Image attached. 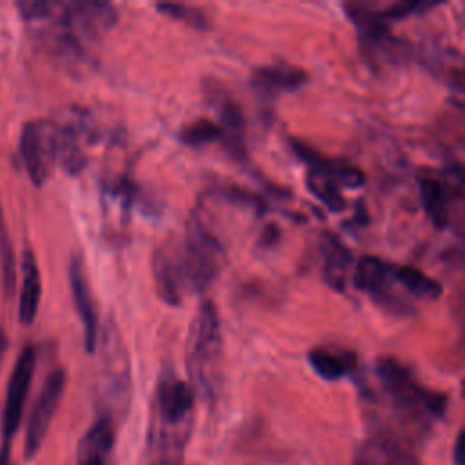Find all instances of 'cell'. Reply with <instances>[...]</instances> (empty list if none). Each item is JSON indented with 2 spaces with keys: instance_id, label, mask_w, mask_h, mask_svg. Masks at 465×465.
<instances>
[{
  "instance_id": "cell-7",
  "label": "cell",
  "mask_w": 465,
  "mask_h": 465,
  "mask_svg": "<svg viewBox=\"0 0 465 465\" xmlns=\"http://www.w3.org/2000/svg\"><path fill=\"white\" fill-rule=\"evenodd\" d=\"M58 140V162L69 173H78L85 165V143L96 140V125L87 111L65 107L53 118Z\"/></svg>"
},
{
  "instance_id": "cell-29",
  "label": "cell",
  "mask_w": 465,
  "mask_h": 465,
  "mask_svg": "<svg viewBox=\"0 0 465 465\" xmlns=\"http://www.w3.org/2000/svg\"><path fill=\"white\" fill-rule=\"evenodd\" d=\"M0 465H11V443H2V447H0Z\"/></svg>"
},
{
  "instance_id": "cell-28",
  "label": "cell",
  "mask_w": 465,
  "mask_h": 465,
  "mask_svg": "<svg viewBox=\"0 0 465 465\" xmlns=\"http://www.w3.org/2000/svg\"><path fill=\"white\" fill-rule=\"evenodd\" d=\"M463 447H465L463 430H460L458 436H456V440H454V445H452V463H454V465H463V461H465Z\"/></svg>"
},
{
  "instance_id": "cell-31",
  "label": "cell",
  "mask_w": 465,
  "mask_h": 465,
  "mask_svg": "<svg viewBox=\"0 0 465 465\" xmlns=\"http://www.w3.org/2000/svg\"><path fill=\"white\" fill-rule=\"evenodd\" d=\"M151 465H180L176 460H165V458H153Z\"/></svg>"
},
{
  "instance_id": "cell-24",
  "label": "cell",
  "mask_w": 465,
  "mask_h": 465,
  "mask_svg": "<svg viewBox=\"0 0 465 465\" xmlns=\"http://www.w3.org/2000/svg\"><path fill=\"white\" fill-rule=\"evenodd\" d=\"M0 269H2V283L4 291L11 296L15 291V252L11 245V238L7 232V225L4 220V211L0 205Z\"/></svg>"
},
{
  "instance_id": "cell-18",
  "label": "cell",
  "mask_w": 465,
  "mask_h": 465,
  "mask_svg": "<svg viewBox=\"0 0 465 465\" xmlns=\"http://www.w3.org/2000/svg\"><path fill=\"white\" fill-rule=\"evenodd\" d=\"M42 298V276L36 263V256L31 249H25L22 254V289L18 300V318L24 325L33 323L38 312Z\"/></svg>"
},
{
  "instance_id": "cell-10",
  "label": "cell",
  "mask_w": 465,
  "mask_h": 465,
  "mask_svg": "<svg viewBox=\"0 0 465 465\" xmlns=\"http://www.w3.org/2000/svg\"><path fill=\"white\" fill-rule=\"evenodd\" d=\"M35 365H36V351L33 345H25L16 358V363L13 367V372L7 383V394H5L4 412H2V443H11L13 436L20 427L25 400H27L33 374H35Z\"/></svg>"
},
{
  "instance_id": "cell-25",
  "label": "cell",
  "mask_w": 465,
  "mask_h": 465,
  "mask_svg": "<svg viewBox=\"0 0 465 465\" xmlns=\"http://www.w3.org/2000/svg\"><path fill=\"white\" fill-rule=\"evenodd\" d=\"M158 11H162L165 16L173 18V20H178V22H183L198 31H203L209 27V20H207V15L194 7V5H187V4H178V2H163V4H158L156 5Z\"/></svg>"
},
{
  "instance_id": "cell-14",
  "label": "cell",
  "mask_w": 465,
  "mask_h": 465,
  "mask_svg": "<svg viewBox=\"0 0 465 465\" xmlns=\"http://www.w3.org/2000/svg\"><path fill=\"white\" fill-rule=\"evenodd\" d=\"M307 82V73L283 62L256 67L251 74V87L262 100H274L283 93L300 89Z\"/></svg>"
},
{
  "instance_id": "cell-13",
  "label": "cell",
  "mask_w": 465,
  "mask_h": 465,
  "mask_svg": "<svg viewBox=\"0 0 465 465\" xmlns=\"http://www.w3.org/2000/svg\"><path fill=\"white\" fill-rule=\"evenodd\" d=\"M116 440L111 412H102L84 432L76 447V465H109Z\"/></svg>"
},
{
  "instance_id": "cell-19",
  "label": "cell",
  "mask_w": 465,
  "mask_h": 465,
  "mask_svg": "<svg viewBox=\"0 0 465 465\" xmlns=\"http://www.w3.org/2000/svg\"><path fill=\"white\" fill-rule=\"evenodd\" d=\"M420 194L425 207V213L432 220V223L440 229H445L450 225V209L449 203L452 202V187L450 183L436 178V176H421L420 180Z\"/></svg>"
},
{
  "instance_id": "cell-5",
  "label": "cell",
  "mask_w": 465,
  "mask_h": 465,
  "mask_svg": "<svg viewBox=\"0 0 465 465\" xmlns=\"http://www.w3.org/2000/svg\"><path fill=\"white\" fill-rule=\"evenodd\" d=\"M178 256L189 292L205 291L225 263V249L202 214L193 211L185 225V236L178 242Z\"/></svg>"
},
{
  "instance_id": "cell-32",
  "label": "cell",
  "mask_w": 465,
  "mask_h": 465,
  "mask_svg": "<svg viewBox=\"0 0 465 465\" xmlns=\"http://www.w3.org/2000/svg\"><path fill=\"white\" fill-rule=\"evenodd\" d=\"M354 465H365V463H361V461H358V460H356V461H354Z\"/></svg>"
},
{
  "instance_id": "cell-22",
  "label": "cell",
  "mask_w": 465,
  "mask_h": 465,
  "mask_svg": "<svg viewBox=\"0 0 465 465\" xmlns=\"http://www.w3.org/2000/svg\"><path fill=\"white\" fill-rule=\"evenodd\" d=\"M305 183H307L309 191L331 211L345 209V198H343L340 187L336 185V182H332L331 178H327L320 173H314V171H307Z\"/></svg>"
},
{
  "instance_id": "cell-12",
  "label": "cell",
  "mask_w": 465,
  "mask_h": 465,
  "mask_svg": "<svg viewBox=\"0 0 465 465\" xmlns=\"http://www.w3.org/2000/svg\"><path fill=\"white\" fill-rule=\"evenodd\" d=\"M69 285H71V294H73L76 312L82 320L85 351L94 352L96 341H98V312H96L94 298L85 274V267L80 256H73L69 262Z\"/></svg>"
},
{
  "instance_id": "cell-11",
  "label": "cell",
  "mask_w": 465,
  "mask_h": 465,
  "mask_svg": "<svg viewBox=\"0 0 465 465\" xmlns=\"http://www.w3.org/2000/svg\"><path fill=\"white\" fill-rule=\"evenodd\" d=\"M151 269L158 296L165 303L178 307L183 302L187 287L182 272L176 240L165 242L154 249L151 258Z\"/></svg>"
},
{
  "instance_id": "cell-3",
  "label": "cell",
  "mask_w": 465,
  "mask_h": 465,
  "mask_svg": "<svg viewBox=\"0 0 465 465\" xmlns=\"http://www.w3.org/2000/svg\"><path fill=\"white\" fill-rule=\"evenodd\" d=\"M376 374L392 403V409L411 425L425 430L447 412L449 396L420 383L396 358H380L376 363Z\"/></svg>"
},
{
  "instance_id": "cell-23",
  "label": "cell",
  "mask_w": 465,
  "mask_h": 465,
  "mask_svg": "<svg viewBox=\"0 0 465 465\" xmlns=\"http://www.w3.org/2000/svg\"><path fill=\"white\" fill-rule=\"evenodd\" d=\"M178 138H180L182 143L196 147V145H205V143L222 140L223 138V129H222V125L218 122L202 116V118L187 124L180 131Z\"/></svg>"
},
{
  "instance_id": "cell-4",
  "label": "cell",
  "mask_w": 465,
  "mask_h": 465,
  "mask_svg": "<svg viewBox=\"0 0 465 465\" xmlns=\"http://www.w3.org/2000/svg\"><path fill=\"white\" fill-rule=\"evenodd\" d=\"M223 338L218 311L211 300H203L187 332L189 385L205 398H214L220 383Z\"/></svg>"
},
{
  "instance_id": "cell-20",
  "label": "cell",
  "mask_w": 465,
  "mask_h": 465,
  "mask_svg": "<svg viewBox=\"0 0 465 465\" xmlns=\"http://www.w3.org/2000/svg\"><path fill=\"white\" fill-rule=\"evenodd\" d=\"M322 256H323V280L327 285L338 292H343L347 287V272L351 267V251L345 243L332 236L325 234L322 240Z\"/></svg>"
},
{
  "instance_id": "cell-1",
  "label": "cell",
  "mask_w": 465,
  "mask_h": 465,
  "mask_svg": "<svg viewBox=\"0 0 465 465\" xmlns=\"http://www.w3.org/2000/svg\"><path fill=\"white\" fill-rule=\"evenodd\" d=\"M194 389L176 372L167 369L158 376L147 432V449L154 458L180 461L194 421Z\"/></svg>"
},
{
  "instance_id": "cell-8",
  "label": "cell",
  "mask_w": 465,
  "mask_h": 465,
  "mask_svg": "<svg viewBox=\"0 0 465 465\" xmlns=\"http://www.w3.org/2000/svg\"><path fill=\"white\" fill-rule=\"evenodd\" d=\"M352 280L360 291L367 292L372 298V302L378 307L385 309L387 312L401 314V316L412 312L414 307L407 300L409 296L401 291L407 296L403 298L394 291V287H400V285L394 282L391 274V262L378 256H371V254L363 256L356 265Z\"/></svg>"
},
{
  "instance_id": "cell-9",
  "label": "cell",
  "mask_w": 465,
  "mask_h": 465,
  "mask_svg": "<svg viewBox=\"0 0 465 465\" xmlns=\"http://www.w3.org/2000/svg\"><path fill=\"white\" fill-rule=\"evenodd\" d=\"M64 389H65V371L58 367L45 378L40 389V394L31 409L27 427H25V440H24V454L27 460L40 450L47 436L49 425L54 418V412L60 405V400L64 396Z\"/></svg>"
},
{
  "instance_id": "cell-15",
  "label": "cell",
  "mask_w": 465,
  "mask_h": 465,
  "mask_svg": "<svg viewBox=\"0 0 465 465\" xmlns=\"http://www.w3.org/2000/svg\"><path fill=\"white\" fill-rule=\"evenodd\" d=\"M292 145V151L309 165V171L320 173L332 182H336L338 187H349L356 189L365 183V174L360 167L345 162V160H336V158H327L316 149H312L307 143H302L298 140H289Z\"/></svg>"
},
{
  "instance_id": "cell-16",
  "label": "cell",
  "mask_w": 465,
  "mask_h": 465,
  "mask_svg": "<svg viewBox=\"0 0 465 465\" xmlns=\"http://www.w3.org/2000/svg\"><path fill=\"white\" fill-rule=\"evenodd\" d=\"M356 460L365 465H421L405 443L387 432H380L365 441L358 450Z\"/></svg>"
},
{
  "instance_id": "cell-30",
  "label": "cell",
  "mask_w": 465,
  "mask_h": 465,
  "mask_svg": "<svg viewBox=\"0 0 465 465\" xmlns=\"http://www.w3.org/2000/svg\"><path fill=\"white\" fill-rule=\"evenodd\" d=\"M7 349V338L4 334V331L0 329V365H2V360H4V352Z\"/></svg>"
},
{
  "instance_id": "cell-26",
  "label": "cell",
  "mask_w": 465,
  "mask_h": 465,
  "mask_svg": "<svg viewBox=\"0 0 465 465\" xmlns=\"http://www.w3.org/2000/svg\"><path fill=\"white\" fill-rule=\"evenodd\" d=\"M222 194H223V198H225L227 202L243 205L245 209H251V211H254L256 214H262V213H265V209H267V207H265V202H263L258 194H254V193H251V191H247V189L236 187V185L223 187V189H222Z\"/></svg>"
},
{
  "instance_id": "cell-27",
  "label": "cell",
  "mask_w": 465,
  "mask_h": 465,
  "mask_svg": "<svg viewBox=\"0 0 465 465\" xmlns=\"http://www.w3.org/2000/svg\"><path fill=\"white\" fill-rule=\"evenodd\" d=\"M278 238H280V231H278V227L274 225V223H269L265 229H263V232H262V236H260V242H258V247H263V249H269V247H272V245H276V242H278Z\"/></svg>"
},
{
  "instance_id": "cell-2",
  "label": "cell",
  "mask_w": 465,
  "mask_h": 465,
  "mask_svg": "<svg viewBox=\"0 0 465 465\" xmlns=\"http://www.w3.org/2000/svg\"><path fill=\"white\" fill-rule=\"evenodd\" d=\"M45 20H54L58 31L49 35V44L60 56L78 58L84 54V42L105 36L118 20L113 4L102 0L51 2Z\"/></svg>"
},
{
  "instance_id": "cell-21",
  "label": "cell",
  "mask_w": 465,
  "mask_h": 465,
  "mask_svg": "<svg viewBox=\"0 0 465 465\" xmlns=\"http://www.w3.org/2000/svg\"><path fill=\"white\" fill-rule=\"evenodd\" d=\"M391 274L400 289L416 300H436L441 296V283L414 265H403L391 262Z\"/></svg>"
},
{
  "instance_id": "cell-17",
  "label": "cell",
  "mask_w": 465,
  "mask_h": 465,
  "mask_svg": "<svg viewBox=\"0 0 465 465\" xmlns=\"http://www.w3.org/2000/svg\"><path fill=\"white\" fill-rule=\"evenodd\" d=\"M307 361L314 374L325 381H338L356 371V356L338 347H314L307 354Z\"/></svg>"
},
{
  "instance_id": "cell-6",
  "label": "cell",
  "mask_w": 465,
  "mask_h": 465,
  "mask_svg": "<svg viewBox=\"0 0 465 465\" xmlns=\"http://www.w3.org/2000/svg\"><path fill=\"white\" fill-rule=\"evenodd\" d=\"M20 154L35 185H44L58 162V140L53 118H35L20 133Z\"/></svg>"
}]
</instances>
